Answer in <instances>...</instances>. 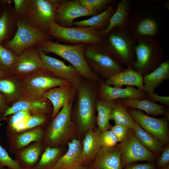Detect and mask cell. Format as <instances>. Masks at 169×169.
Returning a JSON list of instances; mask_svg holds the SVG:
<instances>
[{
	"label": "cell",
	"mask_w": 169,
	"mask_h": 169,
	"mask_svg": "<svg viewBox=\"0 0 169 169\" xmlns=\"http://www.w3.org/2000/svg\"><path fill=\"white\" fill-rule=\"evenodd\" d=\"M99 99L111 101L122 98H131L137 100L146 99V94L143 91L133 86H127L126 88H120L110 86L103 81H100L98 90Z\"/></svg>",
	"instance_id": "17"
},
{
	"label": "cell",
	"mask_w": 169,
	"mask_h": 169,
	"mask_svg": "<svg viewBox=\"0 0 169 169\" xmlns=\"http://www.w3.org/2000/svg\"><path fill=\"white\" fill-rule=\"evenodd\" d=\"M116 8L113 4L110 5L103 11L87 19L74 21V25L77 27H90L100 32L108 27L111 17Z\"/></svg>",
	"instance_id": "29"
},
{
	"label": "cell",
	"mask_w": 169,
	"mask_h": 169,
	"mask_svg": "<svg viewBox=\"0 0 169 169\" xmlns=\"http://www.w3.org/2000/svg\"><path fill=\"white\" fill-rule=\"evenodd\" d=\"M81 4L95 15L115 2L112 0H79Z\"/></svg>",
	"instance_id": "38"
},
{
	"label": "cell",
	"mask_w": 169,
	"mask_h": 169,
	"mask_svg": "<svg viewBox=\"0 0 169 169\" xmlns=\"http://www.w3.org/2000/svg\"><path fill=\"white\" fill-rule=\"evenodd\" d=\"M0 169H11V168H7V169L0 168Z\"/></svg>",
	"instance_id": "53"
},
{
	"label": "cell",
	"mask_w": 169,
	"mask_h": 169,
	"mask_svg": "<svg viewBox=\"0 0 169 169\" xmlns=\"http://www.w3.org/2000/svg\"><path fill=\"white\" fill-rule=\"evenodd\" d=\"M62 147L47 146L33 169H52L62 155Z\"/></svg>",
	"instance_id": "35"
},
{
	"label": "cell",
	"mask_w": 169,
	"mask_h": 169,
	"mask_svg": "<svg viewBox=\"0 0 169 169\" xmlns=\"http://www.w3.org/2000/svg\"><path fill=\"white\" fill-rule=\"evenodd\" d=\"M17 30V17L12 0H6L0 17V44L3 45L11 40Z\"/></svg>",
	"instance_id": "22"
},
{
	"label": "cell",
	"mask_w": 169,
	"mask_h": 169,
	"mask_svg": "<svg viewBox=\"0 0 169 169\" xmlns=\"http://www.w3.org/2000/svg\"><path fill=\"white\" fill-rule=\"evenodd\" d=\"M135 38L126 27H117L104 37L101 44L125 67L131 68L136 59Z\"/></svg>",
	"instance_id": "4"
},
{
	"label": "cell",
	"mask_w": 169,
	"mask_h": 169,
	"mask_svg": "<svg viewBox=\"0 0 169 169\" xmlns=\"http://www.w3.org/2000/svg\"><path fill=\"white\" fill-rule=\"evenodd\" d=\"M133 162L126 165L124 169H155L154 163L147 162L145 163Z\"/></svg>",
	"instance_id": "46"
},
{
	"label": "cell",
	"mask_w": 169,
	"mask_h": 169,
	"mask_svg": "<svg viewBox=\"0 0 169 169\" xmlns=\"http://www.w3.org/2000/svg\"><path fill=\"white\" fill-rule=\"evenodd\" d=\"M159 169H169V165L167 166L164 167L160 168Z\"/></svg>",
	"instance_id": "51"
},
{
	"label": "cell",
	"mask_w": 169,
	"mask_h": 169,
	"mask_svg": "<svg viewBox=\"0 0 169 169\" xmlns=\"http://www.w3.org/2000/svg\"><path fill=\"white\" fill-rule=\"evenodd\" d=\"M9 107L4 97L0 93V113L3 116Z\"/></svg>",
	"instance_id": "47"
},
{
	"label": "cell",
	"mask_w": 169,
	"mask_h": 169,
	"mask_svg": "<svg viewBox=\"0 0 169 169\" xmlns=\"http://www.w3.org/2000/svg\"><path fill=\"white\" fill-rule=\"evenodd\" d=\"M17 30L13 38L3 46L18 56L27 48L40 42L53 38L46 33L33 27L23 17H17Z\"/></svg>",
	"instance_id": "7"
},
{
	"label": "cell",
	"mask_w": 169,
	"mask_h": 169,
	"mask_svg": "<svg viewBox=\"0 0 169 169\" xmlns=\"http://www.w3.org/2000/svg\"><path fill=\"white\" fill-rule=\"evenodd\" d=\"M84 55L92 71L105 80L127 68L101 44H85Z\"/></svg>",
	"instance_id": "3"
},
{
	"label": "cell",
	"mask_w": 169,
	"mask_h": 169,
	"mask_svg": "<svg viewBox=\"0 0 169 169\" xmlns=\"http://www.w3.org/2000/svg\"><path fill=\"white\" fill-rule=\"evenodd\" d=\"M44 134L43 129L39 126L21 132L8 138H14L15 147L16 149L19 150L33 142H41Z\"/></svg>",
	"instance_id": "33"
},
{
	"label": "cell",
	"mask_w": 169,
	"mask_h": 169,
	"mask_svg": "<svg viewBox=\"0 0 169 169\" xmlns=\"http://www.w3.org/2000/svg\"><path fill=\"white\" fill-rule=\"evenodd\" d=\"M48 100L42 96L24 93L18 101L7 109L2 119L23 110L28 111L31 115L47 116L49 111Z\"/></svg>",
	"instance_id": "16"
},
{
	"label": "cell",
	"mask_w": 169,
	"mask_h": 169,
	"mask_svg": "<svg viewBox=\"0 0 169 169\" xmlns=\"http://www.w3.org/2000/svg\"><path fill=\"white\" fill-rule=\"evenodd\" d=\"M7 166L11 169H23L16 160L10 157L0 144V168Z\"/></svg>",
	"instance_id": "39"
},
{
	"label": "cell",
	"mask_w": 169,
	"mask_h": 169,
	"mask_svg": "<svg viewBox=\"0 0 169 169\" xmlns=\"http://www.w3.org/2000/svg\"><path fill=\"white\" fill-rule=\"evenodd\" d=\"M6 1V0H0V17L2 14L3 7Z\"/></svg>",
	"instance_id": "48"
},
{
	"label": "cell",
	"mask_w": 169,
	"mask_h": 169,
	"mask_svg": "<svg viewBox=\"0 0 169 169\" xmlns=\"http://www.w3.org/2000/svg\"><path fill=\"white\" fill-rule=\"evenodd\" d=\"M130 129L125 126L117 124L111 126L110 129L117 137L119 142L125 138Z\"/></svg>",
	"instance_id": "44"
},
{
	"label": "cell",
	"mask_w": 169,
	"mask_h": 169,
	"mask_svg": "<svg viewBox=\"0 0 169 169\" xmlns=\"http://www.w3.org/2000/svg\"><path fill=\"white\" fill-rule=\"evenodd\" d=\"M104 82L106 84L115 87L121 88L124 85H127L136 86L143 91V76L131 68H127L106 79Z\"/></svg>",
	"instance_id": "24"
},
{
	"label": "cell",
	"mask_w": 169,
	"mask_h": 169,
	"mask_svg": "<svg viewBox=\"0 0 169 169\" xmlns=\"http://www.w3.org/2000/svg\"><path fill=\"white\" fill-rule=\"evenodd\" d=\"M28 0H12L13 9L17 17H24L27 7Z\"/></svg>",
	"instance_id": "42"
},
{
	"label": "cell",
	"mask_w": 169,
	"mask_h": 169,
	"mask_svg": "<svg viewBox=\"0 0 169 169\" xmlns=\"http://www.w3.org/2000/svg\"><path fill=\"white\" fill-rule=\"evenodd\" d=\"M76 169H88L87 166H81Z\"/></svg>",
	"instance_id": "50"
},
{
	"label": "cell",
	"mask_w": 169,
	"mask_h": 169,
	"mask_svg": "<svg viewBox=\"0 0 169 169\" xmlns=\"http://www.w3.org/2000/svg\"><path fill=\"white\" fill-rule=\"evenodd\" d=\"M76 120L78 129L82 134L95 128L97 93L87 85L80 84L78 89Z\"/></svg>",
	"instance_id": "6"
},
{
	"label": "cell",
	"mask_w": 169,
	"mask_h": 169,
	"mask_svg": "<svg viewBox=\"0 0 169 169\" xmlns=\"http://www.w3.org/2000/svg\"><path fill=\"white\" fill-rule=\"evenodd\" d=\"M156 161L159 169L169 165V144L163 147Z\"/></svg>",
	"instance_id": "43"
},
{
	"label": "cell",
	"mask_w": 169,
	"mask_h": 169,
	"mask_svg": "<svg viewBox=\"0 0 169 169\" xmlns=\"http://www.w3.org/2000/svg\"><path fill=\"white\" fill-rule=\"evenodd\" d=\"M127 108L136 109L146 112L148 115H162L169 119V110L165 105L153 102L147 99L137 100L131 98L118 99Z\"/></svg>",
	"instance_id": "26"
},
{
	"label": "cell",
	"mask_w": 169,
	"mask_h": 169,
	"mask_svg": "<svg viewBox=\"0 0 169 169\" xmlns=\"http://www.w3.org/2000/svg\"><path fill=\"white\" fill-rule=\"evenodd\" d=\"M19 56L0 44V69L5 74H11V71Z\"/></svg>",
	"instance_id": "37"
},
{
	"label": "cell",
	"mask_w": 169,
	"mask_h": 169,
	"mask_svg": "<svg viewBox=\"0 0 169 169\" xmlns=\"http://www.w3.org/2000/svg\"><path fill=\"white\" fill-rule=\"evenodd\" d=\"M127 109L135 121L144 130L155 136L164 146L169 144L168 119L165 117L156 118L136 109Z\"/></svg>",
	"instance_id": "12"
},
{
	"label": "cell",
	"mask_w": 169,
	"mask_h": 169,
	"mask_svg": "<svg viewBox=\"0 0 169 169\" xmlns=\"http://www.w3.org/2000/svg\"><path fill=\"white\" fill-rule=\"evenodd\" d=\"M7 75V74H5V73H4L0 69V78L3 77L5 75Z\"/></svg>",
	"instance_id": "49"
},
{
	"label": "cell",
	"mask_w": 169,
	"mask_h": 169,
	"mask_svg": "<svg viewBox=\"0 0 169 169\" xmlns=\"http://www.w3.org/2000/svg\"><path fill=\"white\" fill-rule=\"evenodd\" d=\"M75 89L71 84L60 86L50 89L43 94L42 96L49 100L52 104V119L66 104L70 102L74 96Z\"/></svg>",
	"instance_id": "21"
},
{
	"label": "cell",
	"mask_w": 169,
	"mask_h": 169,
	"mask_svg": "<svg viewBox=\"0 0 169 169\" xmlns=\"http://www.w3.org/2000/svg\"><path fill=\"white\" fill-rule=\"evenodd\" d=\"M59 0H28L24 18L33 27L46 33L55 23Z\"/></svg>",
	"instance_id": "9"
},
{
	"label": "cell",
	"mask_w": 169,
	"mask_h": 169,
	"mask_svg": "<svg viewBox=\"0 0 169 169\" xmlns=\"http://www.w3.org/2000/svg\"><path fill=\"white\" fill-rule=\"evenodd\" d=\"M85 44H63L48 40L40 42L36 46L45 54L53 53L66 60L85 79L97 81L99 77L90 68L84 55Z\"/></svg>",
	"instance_id": "1"
},
{
	"label": "cell",
	"mask_w": 169,
	"mask_h": 169,
	"mask_svg": "<svg viewBox=\"0 0 169 169\" xmlns=\"http://www.w3.org/2000/svg\"><path fill=\"white\" fill-rule=\"evenodd\" d=\"M72 102L66 104L50 123L43 138L46 147H60L69 142L75 131L71 118Z\"/></svg>",
	"instance_id": "5"
},
{
	"label": "cell",
	"mask_w": 169,
	"mask_h": 169,
	"mask_svg": "<svg viewBox=\"0 0 169 169\" xmlns=\"http://www.w3.org/2000/svg\"><path fill=\"white\" fill-rule=\"evenodd\" d=\"M21 79L24 93L38 96H42L45 92L52 88L72 85L67 80L52 76L43 69Z\"/></svg>",
	"instance_id": "11"
},
{
	"label": "cell",
	"mask_w": 169,
	"mask_h": 169,
	"mask_svg": "<svg viewBox=\"0 0 169 169\" xmlns=\"http://www.w3.org/2000/svg\"><path fill=\"white\" fill-rule=\"evenodd\" d=\"M40 51L43 69L52 76L67 80L78 89L81 75L74 67L72 65H67L61 60Z\"/></svg>",
	"instance_id": "13"
},
{
	"label": "cell",
	"mask_w": 169,
	"mask_h": 169,
	"mask_svg": "<svg viewBox=\"0 0 169 169\" xmlns=\"http://www.w3.org/2000/svg\"><path fill=\"white\" fill-rule=\"evenodd\" d=\"M94 15L82 5L79 0H59L55 23L63 27L71 28L74 26V20L76 18Z\"/></svg>",
	"instance_id": "14"
},
{
	"label": "cell",
	"mask_w": 169,
	"mask_h": 169,
	"mask_svg": "<svg viewBox=\"0 0 169 169\" xmlns=\"http://www.w3.org/2000/svg\"><path fill=\"white\" fill-rule=\"evenodd\" d=\"M67 152L59 159L52 169H76L83 165L81 142L74 138L68 143Z\"/></svg>",
	"instance_id": "20"
},
{
	"label": "cell",
	"mask_w": 169,
	"mask_h": 169,
	"mask_svg": "<svg viewBox=\"0 0 169 169\" xmlns=\"http://www.w3.org/2000/svg\"><path fill=\"white\" fill-rule=\"evenodd\" d=\"M121 156L122 166L138 161H145L154 163L158 156L146 148L130 129L124 139L118 144Z\"/></svg>",
	"instance_id": "10"
},
{
	"label": "cell",
	"mask_w": 169,
	"mask_h": 169,
	"mask_svg": "<svg viewBox=\"0 0 169 169\" xmlns=\"http://www.w3.org/2000/svg\"><path fill=\"white\" fill-rule=\"evenodd\" d=\"M88 169H123L118 144L110 147H101Z\"/></svg>",
	"instance_id": "18"
},
{
	"label": "cell",
	"mask_w": 169,
	"mask_h": 169,
	"mask_svg": "<svg viewBox=\"0 0 169 169\" xmlns=\"http://www.w3.org/2000/svg\"><path fill=\"white\" fill-rule=\"evenodd\" d=\"M115 100L106 101L99 99L96 104L98 115L96 117L97 129L101 133L110 129V123L112 110L115 105Z\"/></svg>",
	"instance_id": "31"
},
{
	"label": "cell",
	"mask_w": 169,
	"mask_h": 169,
	"mask_svg": "<svg viewBox=\"0 0 169 169\" xmlns=\"http://www.w3.org/2000/svg\"><path fill=\"white\" fill-rule=\"evenodd\" d=\"M100 132L97 129H90L85 134L81 142L83 165L87 166L92 161L101 147Z\"/></svg>",
	"instance_id": "25"
},
{
	"label": "cell",
	"mask_w": 169,
	"mask_h": 169,
	"mask_svg": "<svg viewBox=\"0 0 169 169\" xmlns=\"http://www.w3.org/2000/svg\"><path fill=\"white\" fill-rule=\"evenodd\" d=\"M146 94L147 98L151 101L156 103L157 102L167 106L169 105V97L160 95L154 92H150Z\"/></svg>",
	"instance_id": "45"
},
{
	"label": "cell",
	"mask_w": 169,
	"mask_h": 169,
	"mask_svg": "<svg viewBox=\"0 0 169 169\" xmlns=\"http://www.w3.org/2000/svg\"><path fill=\"white\" fill-rule=\"evenodd\" d=\"M110 120H114L115 124L125 126L133 129L136 122L128 112L127 108L118 99L115 100V105L112 110Z\"/></svg>",
	"instance_id": "36"
},
{
	"label": "cell",
	"mask_w": 169,
	"mask_h": 169,
	"mask_svg": "<svg viewBox=\"0 0 169 169\" xmlns=\"http://www.w3.org/2000/svg\"><path fill=\"white\" fill-rule=\"evenodd\" d=\"M31 115L30 113L26 110L20 111L12 115L7 120V134L8 137L26 131L27 120Z\"/></svg>",
	"instance_id": "34"
},
{
	"label": "cell",
	"mask_w": 169,
	"mask_h": 169,
	"mask_svg": "<svg viewBox=\"0 0 169 169\" xmlns=\"http://www.w3.org/2000/svg\"><path fill=\"white\" fill-rule=\"evenodd\" d=\"M3 115L0 113V121L2 119Z\"/></svg>",
	"instance_id": "52"
},
{
	"label": "cell",
	"mask_w": 169,
	"mask_h": 169,
	"mask_svg": "<svg viewBox=\"0 0 169 169\" xmlns=\"http://www.w3.org/2000/svg\"><path fill=\"white\" fill-rule=\"evenodd\" d=\"M135 38L157 37L159 32L158 23L153 17L142 16L128 20L126 27Z\"/></svg>",
	"instance_id": "19"
},
{
	"label": "cell",
	"mask_w": 169,
	"mask_h": 169,
	"mask_svg": "<svg viewBox=\"0 0 169 169\" xmlns=\"http://www.w3.org/2000/svg\"><path fill=\"white\" fill-rule=\"evenodd\" d=\"M169 79V61H164L148 74L143 76V91L146 94L154 92L165 80Z\"/></svg>",
	"instance_id": "27"
},
{
	"label": "cell",
	"mask_w": 169,
	"mask_h": 169,
	"mask_svg": "<svg viewBox=\"0 0 169 169\" xmlns=\"http://www.w3.org/2000/svg\"><path fill=\"white\" fill-rule=\"evenodd\" d=\"M46 33L65 44H102L104 40L99 32L90 27L66 28L55 23Z\"/></svg>",
	"instance_id": "8"
},
{
	"label": "cell",
	"mask_w": 169,
	"mask_h": 169,
	"mask_svg": "<svg viewBox=\"0 0 169 169\" xmlns=\"http://www.w3.org/2000/svg\"><path fill=\"white\" fill-rule=\"evenodd\" d=\"M133 129L141 144L148 150L158 157L164 146L159 140L144 130L136 122Z\"/></svg>",
	"instance_id": "32"
},
{
	"label": "cell",
	"mask_w": 169,
	"mask_h": 169,
	"mask_svg": "<svg viewBox=\"0 0 169 169\" xmlns=\"http://www.w3.org/2000/svg\"><path fill=\"white\" fill-rule=\"evenodd\" d=\"M47 116L31 115L27 119L26 123V131L39 126L46 120Z\"/></svg>",
	"instance_id": "41"
},
{
	"label": "cell",
	"mask_w": 169,
	"mask_h": 169,
	"mask_svg": "<svg viewBox=\"0 0 169 169\" xmlns=\"http://www.w3.org/2000/svg\"><path fill=\"white\" fill-rule=\"evenodd\" d=\"M0 92L8 105L11 106L18 101L24 94L21 79L12 74L0 78Z\"/></svg>",
	"instance_id": "23"
},
{
	"label": "cell",
	"mask_w": 169,
	"mask_h": 169,
	"mask_svg": "<svg viewBox=\"0 0 169 169\" xmlns=\"http://www.w3.org/2000/svg\"><path fill=\"white\" fill-rule=\"evenodd\" d=\"M131 2L121 0L116 4V9L111 17L107 28L100 32L104 37L110 31L117 27H126L129 19Z\"/></svg>",
	"instance_id": "28"
},
{
	"label": "cell",
	"mask_w": 169,
	"mask_h": 169,
	"mask_svg": "<svg viewBox=\"0 0 169 169\" xmlns=\"http://www.w3.org/2000/svg\"><path fill=\"white\" fill-rule=\"evenodd\" d=\"M43 68L40 50L33 46L25 49L19 56L11 74L22 79Z\"/></svg>",
	"instance_id": "15"
},
{
	"label": "cell",
	"mask_w": 169,
	"mask_h": 169,
	"mask_svg": "<svg viewBox=\"0 0 169 169\" xmlns=\"http://www.w3.org/2000/svg\"><path fill=\"white\" fill-rule=\"evenodd\" d=\"M43 150L41 142H35L21 151L16 160L23 169H33L39 161Z\"/></svg>",
	"instance_id": "30"
},
{
	"label": "cell",
	"mask_w": 169,
	"mask_h": 169,
	"mask_svg": "<svg viewBox=\"0 0 169 169\" xmlns=\"http://www.w3.org/2000/svg\"><path fill=\"white\" fill-rule=\"evenodd\" d=\"M135 38L136 59L132 69L144 76L151 72L164 61V49L158 37Z\"/></svg>",
	"instance_id": "2"
},
{
	"label": "cell",
	"mask_w": 169,
	"mask_h": 169,
	"mask_svg": "<svg viewBox=\"0 0 169 169\" xmlns=\"http://www.w3.org/2000/svg\"><path fill=\"white\" fill-rule=\"evenodd\" d=\"M100 139L101 147H113L119 142L117 137L110 129L100 132Z\"/></svg>",
	"instance_id": "40"
}]
</instances>
